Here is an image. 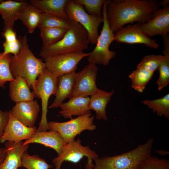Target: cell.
Here are the masks:
<instances>
[{
  "label": "cell",
  "instance_id": "6da1fadb",
  "mask_svg": "<svg viewBox=\"0 0 169 169\" xmlns=\"http://www.w3.org/2000/svg\"><path fill=\"white\" fill-rule=\"evenodd\" d=\"M160 6L153 0H108L106 15L110 27L114 33L127 24L145 23Z\"/></svg>",
  "mask_w": 169,
  "mask_h": 169
},
{
  "label": "cell",
  "instance_id": "7a4b0ae2",
  "mask_svg": "<svg viewBox=\"0 0 169 169\" xmlns=\"http://www.w3.org/2000/svg\"><path fill=\"white\" fill-rule=\"evenodd\" d=\"M20 38V49L17 54L12 56L10 71L14 78L17 76L23 78L33 90L38 77L46 68L45 63L33 53L28 44L27 36L25 35Z\"/></svg>",
  "mask_w": 169,
  "mask_h": 169
},
{
  "label": "cell",
  "instance_id": "3957f363",
  "mask_svg": "<svg viewBox=\"0 0 169 169\" xmlns=\"http://www.w3.org/2000/svg\"><path fill=\"white\" fill-rule=\"evenodd\" d=\"M89 44L86 30L80 24L71 20L70 27L64 37L53 44L42 46L39 55L44 60L57 54L83 51L88 48Z\"/></svg>",
  "mask_w": 169,
  "mask_h": 169
},
{
  "label": "cell",
  "instance_id": "277c9868",
  "mask_svg": "<svg viewBox=\"0 0 169 169\" xmlns=\"http://www.w3.org/2000/svg\"><path fill=\"white\" fill-rule=\"evenodd\" d=\"M154 139L150 138L144 144L121 154L103 156L95 159L91 169H139L142 162L151 154Z\"/></svg>",
  "mask_w": 169,
  "mask_h": 169
},
{
  "label": "cell",
  "instance_id": "5b68a950",
  "mask_svg": "<svg viewBox=\"0 0 169 169\" xmlns=\"http://www.w3.org/2000/svg\"><path fill=\"white\" fill-rule=\"evenodd\" d=\"M108 0H105L102 8L103 26L98 38L94 49L87 57L89 64L108 65L112 59L116 54L115 51L109 49V46L114 41V34L111 29L106 15V5Z\"/></svg>",
  "mask_w": 169,
  "mask_h": 169
},
{
  "label": "cell",
  "instance_id": "8992f818",
  "mask_svg": "<svg viewBox=\"0 0 169 169\" xmlns=\"http://www.w3.org/2000/svg\"><path fill=\"white\" fill-rule=\"evenodd\" d=\"M57 84V78L46 68L36 79L33 92L36 97L41 99L42 110L41 119L37 131L49 130L47 120L48 101L52 95L56 94Z\"/></svg>",
  "mask_w": 169,
  "mask_h": 169
},
{
  "label": "cell",
  "instance_id": "52a82bcc",
  "mask_svg": "<svg viewBox=\"0 0 169 169\" xmlns=\"http://www.w3.org/2000/svg\"><path fill=\"white\" fill-rule=\"evenodd\" d=\"M84 157L87 158L86 169H91L94 165V160L99 157L96 152L91 149L89 146H83L79 139L76 140L74 139L65 144L61 153L54 158L52 162L54 166V169H60L64 161L77 163Z\"/></svg>",
  "mask_w": 169,
  "mask_h": 169
},
{
  "label": "cell",
  "instance_id": "ba28073f",
  "mask_svg": "<svg viewBox=\"0 0 169 169\" xmlns=\"http://www.w3.org/2000/svg\"><path fill=\"white\" fill-rule=\"evenodd\" d=\"M94 118L91 113L65 122L49 121L48 125L49 130L57 131L66 144L84 131L95 130L96 126L94 122Z\"/></svg>",
  "mask_w": 169,
  "mask_h": 169
},
{
  "label": "cell",
  "instance_id": "9c48e42d",
  "mask_svg": "<svg viewBox=\"0 0 169 169\" xmlns=\"http://www.w3.org/2000/svg\"><path fill=\"white\" fill-rule=\"evenodd\" d=\"M66 13L70 19L80 24L87 32L90 43L96 44L99 36L98 28L103 19L99 16L88 14L83 6L68 0L65 8Z\"/></svg>",
  "mask_w": 169,
  "mask_h": 169
},
{
  "label": "cell",
  "instance_id": "30bf717a",
  "mask_svg": "<svg viewBox=\"0 0 169 169\" xmlns=\"http://www.w3.org/2000/svg\"><path fill=\"white\" fill-rule=\"evenodd\" d=\"M89 54V53L78 51L50 56L44 59L46 68L52 75L57 78L64 74L75 72L78 63Z\"/></svg>",
  "mask_w": 169,
  "mask_h": 169
},
{
  "label": "cell",
  "instance_id": "8fae6325",
  "mask_svg": "<svg viewBox=\"0 0 169 169\" xmlns=\"http://www.w3.org/2000/svg\"><path fill=\"white\" fill-rule=\"evenodd\" d=\"M98 69L96 64H89L76 73L73 90L69 99L74 97L92 96L100 90L96 84Z\"/></svg>",
  "mask_w": 169,
  "mask_h": 169
},
{
  "label": "cell",
  "instance_id": "7c38bea8",
  "mask_svg": "<svg viewBox=\"0 0 169 169\" xmlns=\"http://www.w3.org/2000/svg\"><path fill=\"white\" fill-rule=\"evenodd\" d=\"M140 25V23H137L121 28L115 33L114 41L130 44H143L151 48H158L156 40L142 31Z\"/></svg>",
  "mask_w": 169,
  "mask_h": 169
},
{
  "label": "cell",
  "instance_id": "4fadbf2b",
  "mask_svg": "<svg viewBox=\"0 0 169 169\" xmlns=\"http://www.w3.org/2000/svg\"><path fill=\"white\" fill-rule=\"evenodd\" d=\"M9 111V119L0 138V142L8 141L18 143L23 140L30 139L37 132V128L35 126L29 127L24 125Z\"/></svg>",
  "mask_w": 169,
  "mask_h": 169
},
{
  "label": "cell",
  "instance_id": "5bb4252c",
  "mask_svg": "<svg viewBox=\"0 0 169 169\" xmlns=\"http://www.w3.org/2000/svg\"><path fill=\"white\" fill-rule=\"evenodd\" d=\"M141 30L150 37L168 34L169 32V6L162 7L156 11L151 18L140 23Z\"/></svg>",
  "mask_w": 169,
  "mask_h": 169
},
{
  "label": "cell",
  "instance_id": "9a60e30c",
  "mask_svg": "<svg viewBox=\"0 0 169 169\" xmlns=\"http://www.w3.org/2000/svg\"><path fill=\"white\" fill-rule=\"evenodd\" d=\"M18 120L29 127H33L40 111L39 106L36 100L16 103L10 110Z\"/></svg>",
  "mask_w": 169,
  "mask_h": 169
},
{
  "label": "cell",
  "instance_id": "2e32d148",
  "mask_svg": "<svg viewBox=\"0 0 169 169\" xmlns=\"http://www.w3.org/2000/svg\"><path fill=\"white\" fill-rule=\"evenodd\" d=\"M24 144L38 143L54 149L59 155L65 145V142L59 133L57 131H37L29 139L23 142Z\"/></svg>",
  "mask_w": 169,
  "mask_h": 169
},
{
  "label": "cell",
  "instance_id": "e0dca14e",
  "mask_svg": "<svg viewBox=\"0 0 169 169\" xmlns=\"http://www.w3.org/2000/svg\"><path fill=\"white\" fill-rule=\"evenodd\" d=\"M90 100L89 96L72 97L68 101L60 105L59 113L64 118L71 119L73 116H79L91 113Z\"/></svg>",
  "mask_w": 169,
  "mask_h": 169
},
{
  "label": "cell",
  "instance_id": "ac0fdd59",
  "mask_svg": "<svg viewBox=\"0 0 169 169\" xmlns=\"http://www.w3.org/2000/svg\"><path fill=\"white\" fill-rule=\"evenodd\" d=\"M76 72L66 74L57 78L55 98L52 103L48 107L53 109L59 107L64 101L69 98L72 93Z\"/></svg>",
  "mask_w": 169,
  "mask_h": 169
},
{
  "label": "cell",
  "instance_id": "d6986e66",
  "mask_svg": "<svg viewBox=\"0 0 169 169\" xmlns=\"http://www.w3.org/2000/svg\"><path fill=\"white\" fill-rule=\"evenodd\" d=\"M4 146L7 155L0 169H18L22 167V156L27 151L29 144H24L22 142L15 143L7 141Z\"/></svg>",
  "mask_w": 169,
  "mask_h": 169
},
{
  "label": "cell",
  "instance_id": "ffe728a7",
  "mask_svg": "<svg viewBox=\"0 0 169 169\" xmlns=\"http://www.w3.org/2000/svg\"><path fill=\"white\" fill-rule=\"evenodd\" d=\"M27 2L9 0L0 2V14L4 21V29H13L20 12Z\"/></svg>",
  "mask_w": 169,
  "mask_h": 169
},
{
  "label": "cell",
  "instance_id": "44dd1931",
  "mask_svg": "<svg viewBox=\"0 0 169 169\" xmlns=\"http://www.w3.org/2000/svg\"><path fill=\"white\" fill-rule=\"evenodd\" d=\"M30 88L23 78L16 77L9 82V96L11 100L15 103L34 100L36 96Z\"/></svg>",
  "mask_w": 169,
  "mask_h": 169
},
{
  "label": "cell",
  "instance_id": "7402d4cb",
  "mask_svg": "<svg viewBox=\"0 0 169 169\" xmlns=\"http://www.w3.org/2000/svg\"><path fill=\"white\" fill-rule=\"evenodd\" d=\"M114 93V90L107 92L100 89L90 97L89 108L95 111L97 119L103 120L105 121L107 120L106 108Z\"/></svg>",
  "mask_w": 169,
  "mask_h": 169
},
{
  "label": "cell",
  "instance_id": "603a6c76",
  "mask_svg": "<svg viewBox=\"0 0 169 169\" xmlns=\"http://www.w3.org/2000/svg\"><path fill=\"white\" fill-rule=\"evenodd\" d=\"M68 1V0H30L29 3L36 6L43 13L69 19L65 11Z\"/></svg>",
  "mask_w": 169,
  "mask_h": 169
},
{
  "label": "cell",
  "instance_id": "cb8c5ba5",
  "mask_svg": "<svg viewBox=\"0 0 169 169\" xmlns=\"http://www.w3.org/2000/svg\"><path fill=\"white\" fill-rule=\"evenodd\" d=\"M42 13L36 6L26 2L20 12L19 19L27 28L28 32L32 33L38 26Z\"/></svg>",
  "mask_w": 169,
  "mask_h": 169
},
{
  "label": "cell",
  "instance_id": "d4e9b609",
  "mask_svg": "<svg viewBox=\"0 0 169 169\" xmlns=\"http://www.w3.org/2000/svg\"><path fill=\"white\" fill-rule=\"evenodd\" d=\"M154 73L146 69L137 68L129 76L132 87L139 92L143 93Z\"/></svg>",
  "mask_w": 169,
  "mask_h": 169
},
{
  "label": "cell",
  "instance_id": "484cf974",
  "mask_svg": "<svg viewBox=\"0 0 169 169\" xmlns=\"http://www.w3.org/2000/svg\"><path fill=\"white\" fill-rule=\"evenodd\" d=\"M152 111L160 116H164L169 119V94L161 98L152 100H145L141 102Z\"/></svg>",
  "mask_w": 169,
  "mask_h": 169
},
{
  "label": "cell",
  "instance_id": "4316f807",
  "mask_svg": "<svg viewBox=\"0 0 169 169\" xmlns=\"http://www.w3.org/2000/svg\"><path fill=\"white\" fill-rule=\"evenodd\" d=\"M71 20L66 19L59 16L43 13L38 27L40 28H68Z\"/></svg>",
  "mask_w": 169,
  "mask_h": 169
},
{
  "label": "cell",
  "instance_id": "83f0119b",
  "mask_svg": "<svg viewBox=\"0 0 169 169\" xmlns=\"http://www.w3.org/2000/svg\"><path fill=\"white\" fill-rule=\"evenodd\" d=\"M68 29L57 27L40 29V36L43 43V46H49L59 41L64 37Z\"/></svg>",
  "mask_w": 169,
  "mask_h": 169
},
{
  "label": "cell",
  "instance_id": "f1b7e54d",
  "mask_svg": "<svg viewBox=\"0 0 169 169\" xmlns=\"http://www.w3.org/2000/svg\"><path fill=\"white\" fill-rule=\"evenodd\" d=\"M22 167L26 169H49L53 166L37 155H30L27 151L21 157Z\"/></svg>",
  "mask_w": 169,
  "mask_h": 169
},
{
  "label": "cell",
  "instance_id": "f546056e",
  "mask_svg": "<svg viewBox=\"0 0 169 169\" xmlns=\"http://www.w3.org/2000/svg\"><path fill=\"white\" fill-rule=\"evenodd\" d=\"M11 57V54L3 55V52L0 53V87L3 89H4L6 82L12 81L14 79L10 68Z\"/></svg>",
  "mask_w": 169,
  "mask_h": 169
},
{
  "label": "cell",
  "instance_id": "4dcf8cb0",
  "mask_svg": "<svg viewBox=\"0 0 169 169\" xmlns=\"http://www.w3.org/2000/svg\"><path fill=\"white\" fill-rule=\"evenodd\" d=\"M167 56H169L153 54L145 56L138 64L137 68L146 69L154 73Z\"/></svg>",
  "mask_w": 169,
  "mask_h": 169
},
{
  "label": "cell",
  "instance_id": "1f68e13d",
  "mask_svg": "<svg viewBox=\"0 0 169 169\" xmlns=\"http://www.w3.org/2000/svg\"><path fill=\"white\" fill-rule=\"evenodd\" d=\"M105 0H73L82 5L89 14L102 16V9Z\"/></svg>",
  "mask_w": 169,
  "mask_h": 169
},
{
  "label": "cell",
  "instance_id": "d6a6232c",
  "mask_svg": "<svg viewBox=\"0 0 169 169\" xmlns=\"http://www.w3.org/2000/svg\"><path fill=\"white\" fill-rule=\"evenodd\" d=\"M139 169H169V161L151 155L143 161Z\"/></svg>",
  "mask_w": 169,
  "mask_h": 169
},
{
  "label": "cell",
  "instance_id": "836d02e7",
  "mask_svg": "<svg viewBox=\"0 0 169 169\" xmlns=\"http://www.w3.org/2000/svg\"><path fill=\"white\" fill-rule=\"evenodd\" d=\"M159 77L157 81L158 89L160 91L169 83V56H167L159 66Z\"/></svg>",
  "mask_w": 169,
  "mask_h": 169
},
{
  "label": "cell",
  "instance_id": "e575fe53",
  "mask_svg": "<svg viewBox=\"0 0 169 169\" xmlns=\"http://www.w3.org/2000/svg\"><path fill=\"white\" fill-rule=\"evenodd\" d=\"M3 55L8 54H13V55L17 54L19 52L21 47V42L19 38L16 40L11 42L5 41L3 44Z\"/></svg>",
  "mask_w": 169,
  "mask_h": 169
},
{
  "label": "cell",
  "instance_id": "d590c367",
  "mask_svg": "<svg viewBox=\"0 0 169 169\" xmlns=\"http://www.w3.org/2000/svg\"><path fill=\"white\" fill-rule=\"evenodd\" d=\"M10 111H3L0 110V138L8 121Z\"/></svg>",
  "mask_w": 169,
  "mask_h": 169
},
{
  "label": "cell",
  "instance_id": "8d00e7d4",
  "mask_svg": "<svg viewBox=\"0 0 169 169\" xmlns=\"http://www.w3.org/2000/svg\"><path fill=\"white\" fill-rule=\"evenodd\" d=\"M3 36L5 38V41L7 42L13 41L17 39L16 33L13 29L8 28L4 29Z\"/></svg>",
  "mask_w": 169,
  "mask_h": 169
},
{
  "label": "cell",
  "instance_id": "74e56055",
  "mask_svg": "<svg viewBox=\"0 0 169 169\" xmlns=\"http://www.w3.org/2000/svg\"><path fill=\"white\" fill-rule=\"evenodd\" d=\"M164 44V48L162 51L163 55L169 56V37L168 34L162 36Z\"/></svg>",
  "mask_w": 169,
  "mask_h": 169
},
{
  "label": "cell",
  "instance_id": "f35d334b",
  "mask_svg": "<svg viewBox=\"0 0 169 169\" xmlns=\"http://www.w3.org/2000/svg\"><path fill=\"white\" fill-rule=\"evenodd\" d=\"M7 155L5 147L0 148V169Z\"/></svg>",
  "mask_w": 169,
  "mask_h": 169
},
{
  "label": "cell",
  "instance_id": "ab89813d",
  "mask_svg": "<svg viewBox=\"0 0 169 169\" xmlns=\"http://www.w3.org/2000/svg\"><path fill=\"white\" fill-rule=\"evenodd\" d=\"M156 152V153L161 156H166L169 153L168 151L165 150H157Z\"/></svg>",
  "mask_w": 169,
  "mask_h": 169
},
{
  "label": "cell",
  "instance_id": "60d3db41",
  "mask_svg": "<svg viewBox=\"0 0 169 169\" xmlns=\"http://www.w3.org/2000/svg\"><path fill=\"white\" fill-rule=\"evenodd\" d=\"M169 1L168 0H164L162 1L161 4V6H162V7L166 6L169 5Z\"/></svg>",
  "mask_w": 169,
  "mask_h": 169
},
{
  "label": "cell",
  "instance_id": "b9f144b4",
  "mask_svg": "<svg viewBox=\"0 0 169 169\" xmlns=\"http://www.w3.org/2000/svg\"><path fill=\"white\" fill-rule=\"evenodd\" d=\"M1 1H2V0H0V2Z\"/></svg>",
  "mask_w": 169,
  "mask_h": 169
}]
</instances>
